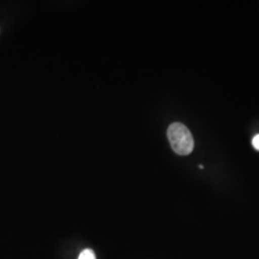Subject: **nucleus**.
Wrapping results in <instances>:
<instances>
[{
  "label": "nucleus",
  "mask_w": 259,
  "mask_h": 259,
  "mask_svg": "<svg viewBox=\"0 0 259 259\" xmlns=\"http://www.w3.org/2000/svg\"><path fill=\"white\" fill-rule=\"evenodd\" d=\"M167 137L173 151L180 156H187L194 149L193 137L182 123L171 124L167 130Z\"/></svg>",
  "instance_id": "nucleus-1"
},
{
  "label": "nucleus",
  "mask_w": 259,
  "mask_h": 259,
  "mask_svg": "<svg viewBox=\"0 0 259 259\" xmlns=\"http://www.w3.org/2000/svg\"><path fill=\"white\" fill-rule=\"evenodd\" d=\"M78 259H96V256H95V253L93 250L85 249L80 253Z\"/></svg>",
  "instance_id": "nucleus-2"
},
{
  "label": "nucleus",
  "mask_w": 259,
  "mask_h": 259,
  "mask_svg": "<svg viewBox=\"0 0 259 259\" xmlns=\"http://www.w3.org/2000/svg\"><path fill=\"white\" fill-rule=\"evenodd\" d=\"M199 168H200V169H203L204 167H203V165H200V166H199Z\"/></svg>",
  "instance_id": "nucleus-4"
},
{
  "label": "nucleus",
  "mask_w": 259,
  "mask_h": 259,
  "mask_svg": "<svg viewBox=\"0 0 259 259\" xmlns=\"http://www.w3.org/2000/svg\"><path fill=\"white\" fill-rule=\"evenodd\" d=\"M251 143H252L253 148L259 151V135L254 136V138L252 139V142H251Z\"/></svg>",
  "instance_id": "nucleus-3"
}]
</instances>
